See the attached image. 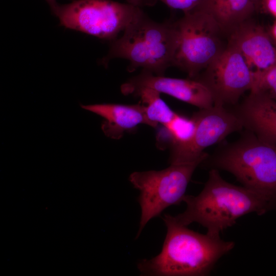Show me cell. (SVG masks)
I'll list each match as a JSON object with an SVG mask.
<instances>
[{"label": "cell", "mask_w": 276, "mask_h": 276, "mask_svg": "<svg viewBox=\"0 0 276 276\" xmlns=\"http://www.w3.org/2000/svg\"><path fill=\"white\" fill-rule=\"evenodd\" d=\"M167 234L160 252L137 264L142 275L204 276L217 262L233 249V241L202 234L177 222L174 216L163 217Z\"/></svg>", "instance_id": "cell-1"}, {"label": "cell", "mask_w": 276, "mask_h": 276, "mask_svg": "<svg viewBox=\"0 0 276 276\" xmlns=\"http://www.w3.org/2000/svg\"><path fill=\"white\" fill-rule=\"evenodd\" d=\"M185 211L174 216L185 226L196 222L206 228V234L220 237V233L232 226L247 214L262 215L270 211L258 194L243 187L227 182L219 170L211 169L202 190L196 195H185Z\"/></svg>", "instance_id": "cell-2"}, {"label": "cell", "mask_w": 276, "mask_h": 276, "mask_svg": "<svg viewBox=\"0 0 276 276\" xmlns=\"http://www.w3.org/2000/svg\"><path fill=\"white\" fill-rule=\"evenodd\" d=\"M243 129L236 141L219 146L202 163L231 173L260 196L270 210H276V144Z\"/></svg>", "instance_id": "cell-3"}, {"label": "cell", "mask_w": 276, "mask_h": 276, "mask_svg": "<svg viewBox=\"0 0 276 276\" xmlns=\"http://www.w3.org/2000/svg\"><path fill=\"white\" fill-rule=\"evenodd\" d=\"M122 36L113 40L101 63L107 64L116 58L129 62L128 71L139 68L157 76H164L172 66L178 34L176 20L158 22L143 11L125 29Z\"/></svg>", "instance_id": "cell-4"}, {"label": "cell", "mask_w": 276, "mask_h": 276, "mask_svg": "<svg viewBox=\"0 0 276 276\" xmlns=\"http://www.w3.org/2000/svg\"><path fill=\"white\" fill-rule=\"evenodd\" d=\"M51 11L65 28L113 41L142 10L112 0H74Z\"/></svg>", "instance_id": "cell-5"}, {"label": "cell", "mask_w": 276, "mask_h": 276, "mask_svg": "<svg viewBox=\"0 0 276 276\" xmlns=\"http://www.w3.org/2000/svg\"><path fill=\"white\" fill-rule=\"evenodd\" d=\"M176 22L178 39L172 66L195 79L225 49L223 33L210 15L199 10L184 13Z\"/></svg>", "instance_id": "cell-6"}, {"label": "cell", "mask_w": 276, "mask_h": 276, "mask_svg": "<svg viewBox=\"0 0 276 276\" xmlns=\"http://www.w3.org/2000/svg\"><path fill=\"white\" fill-rule=\"evenodd\" d=\"M200 164H171L162 170L134 172L130 175V182L140 192L141 215L136 238L150 220L182 201L192 175Z\"/></svg>", "instance_id": "cell-7"}, {"label": "cell", "mask_w": 276, "mask_h": 276, "mask_svg": "<svg viewBox=\"0 0 276 276\" xmlns=\"http://www.w3.org/2000/svg\"><path fill=\"white\" fill-rule=\"evenodd\" d=\"M192 118L195 123L194 132L185 143L172 145L171 164L202 163L208 154L204 150L221 142L230 134L243 129L240 119L228 107L214 105L200 109Z\"/></svg>", "instance_id": "cell-8"}, {"label": "cell", "mask_w": 276, "mask_h": 276, "mask_svg": "<svg viewBox=\"0 0 276 276\" xmlns=\"http://www.w3.org/2000/svg\"><path fill=\"white\" fill-rule=\"evenodd\" d=\"M195 79L208 88L215 105L228 108L238 104L255 84L254 76L243 56L228 44Z\"/></svg>", "instance_id": "cell-9"}, {"label": "cell", "mask_w": 276, "mask_h": 276, "mask_svg": "<svg viewBox=\"0 0 276 276\" xmlns=\"http://www.w3.org/2000/svg\"><path fill=\"white\" fill-rule=\"evenodd\" d=\"M227 44L236 49L243 56L254 76L255 84L262 75L276 66V47L273 40L262 27L251 18L228 36Z\"/></svg>", "instance_id": "cell-10"}, {"label": "cell", "mask_w": 276, "mask_h": 276, "mask_svg": "<svg viewBox=\"0 0 276 276\" xmlns=\"http://www.w3.org/2000/svg\"><path fill=\"white\" fill-rule=\"evenodd\" d=\"M149 87L160 93L167 94L180 101L198 107L209 108L214 105L210 90L196 79H180L157 76L142 71L121 86L125 95L131 94L135 89Z\"/></svg>", "instance_id": "cell-11"}, {"label": "cell", "mask_w": 276, "mask_h": 276, "mask_svg": "<svg viewBox=\"0 0 276 276\" xmlns=\"http://www.w3.org/2000/svg\"><path fill=\"white\" fill-rule=\"evenodd\" d=\"M231 108L243 127L260 138L276 144V99L260 91H250L240 103Z\"/></svg>", "instance_id": "cell-12"}, {"label": "cell", "mask_w": 276, "mask_h": 276, "mask_svg": "<svg viewBox=\"0 0 276 276\" xmlns=\"http://www.w3.org/2000/svg\"><path fill=\"white\" fill-rule=\"evenodd\" d=\"M82 108L102 117V129L108 137L119 139L125 131L141 124L150 126L143 104L103 103L82 105Z\"/></svg>", "instance_id": "cell-13"}, {"label": "cell", "mask_w": 276, "mask_h": 276, "mask_svg": "<svg viewBox=\"0 0 276 276\" xmlns=\"http://www.w3.org/2000/svg\"><path fill=\"white\" fill-rule=\"evenodd\" d=\"M193 10L208 14L228 36L256 12L251 0H202Z\"/></svg>", "instance_id": "cell-14"}, {"label": "cell", "mask_w": 276, "mask_h": 276, "mask_svg": "<svg viewBox=\"0 0 276 276\" xmlns=\"http://www.w3.org/2000/svg\"><path fill=\"white\" fill-rule=\"evenodd\" d=\"M131 94L141 98L150 126L155 127L160 123L165 127L178 114L160 98V93L153 89L141 87L133 90Z\"/></svg>", "instance_id": "cell-15"}, {"label": "cell", "mask_w": 276, "mask_h": 276, "mask_svg": "<svg viewBox=\"0 0 276 276\" xmlns=\"http://www.w3.org/2000/svg\"><path fill=\"white\" fill-rule=\"evenodd\" d=\"M167 130L172 145L181 144L188 141L195 128L193 119L177 114L175 118L165 126Z\"/></svg>", "instance_id": "cell-16"}, {"label": "cell", "mask_w": 276, "mask_h": 276, "mask_svg": "<svg viewBox=\"0 0 276 276\" xmlns=\"http://www.w3.org/2000/svg\"><path fill=\"white\" fill-rule=\"evenodd\" d=\"M250 91H262L276 99V66L262 75Z\"/></svg>", "instance_id": "cell-17"}, {"label": "cell", "mask_w": 276, "mask_h": 276, "mask_svg": "<svg viewBox=\"0 0 276 276\" xmlns=\"http://www.w3.org/2000/svg\"><path fill=\"white\" fill-rule=\"evenodd\" d=\"M159 1L168 7L182 11L184 13L190 12L195 9L202 0H148L150 6L154 5Z\"/></svg>", "instance_id": "cell-18"}, {"label": "cell", "mask_w": 276, "mask_h": 276, "mask_svg": "<svg viewBox=\"0 0 276 276\" xmlns=\"http://www.w3.org/2000/svg\"><path fill=\"white\" fill-rule=\"evenodd\" d=\"M262 10L276 17V0H262Z\"/></svg>", "instance_id": "cell-19"}, {"label": "cell", "mask_w": 276, "mask_h": 276, "mask_svg": "<svg viewBox=\"0 0 276 276\" xmlns=\"http://www.w3.org/2000/svg\"><path fill=\"white\" fill-rule=\"evenodd\" d=\"M128 4L141 8L145 6H149L148 0H126Z\"/></svg>", "instance_id": "cell-20"}, {"label": "cell", "mask_w": 276, "mask_h": 276, "mask_svg": "<svg viewBox=\"0 0 276 276\" xmlns=\"http://www.w3.org/2000/svg\"><path fill=\"white\" fill-rule=\"evenodd\" d=\"M269 34L273 42L276 43V21L271 27L270 33Z\"/></svg>", "instance_id": "cell-21"}, {"label": "cell", "mask_w": 276, "mask_h": 276, "mask_svg": "<svg viewBox=\"0 0 276 276\" xmlns=\"http://www.w3.org/2000/svg\"><path fill=\"white\" fill-rule=\"evenodd\" d=\"M254 4L256 12L261 11V6L262 0H251Z\"/></svg>", "instance_id": "cell-22"}, {"label": "cell", "mask_w": 276, "mask_h": 276, "mask_svg": "<svg viewBox=\"0 0 276 276\" xmlns=\"http://www.w3.org/2000/svg\"><path fill=\"white\" fill-rule=\"evenodd\" d=\"M47 3L49 4L51 10H53L58 5L56 0H45Z\"/></svg>", "instance_id": "cell-23"}]
</instances>
